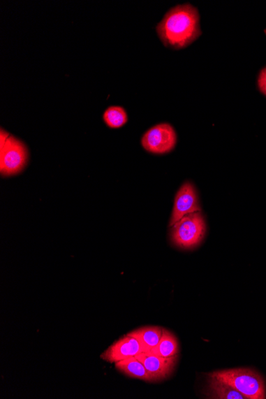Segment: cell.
<instances>
[{"label":"cell","mask_w":266,"mask_h":399,"mask_svg":"<svg viewBox=\"0 0 266 399\" xmlns=\"http://www.w3.org/2000/svg\"><path fill=\"white\" fill-rule=\"evenodd\" d=\"M156 31L166 48H188L202 34L199 11L189 3L175 6L163 16L156 26Z\"/></svg>","instance_id":"6da1fadb"},{"label":"cell","mask_w":266,"mask_h":399,"mask_svg":"<svg viewBox=\"0 0 266 399\" xmlns=\"http://www.w3.org/2000/svg\"><path fill=\"white\" fill-rule=\"evenodd\" d=\"M207 376L233 387L247 399H265L266 386L263 376L251 368L217 370Z\"/></svg>","instance_id":"7a4b0ae2"},{"label":"cell","mask_w":266,"mask_h":399,"mask_svg":"<svg viewBox=\"0 0 266 399\" xmlns=\"http://www.w3.org/2000/svg\"><path fill=\"white\" fill-rule=\"evenodd\" d=\"M172 240L175 246L191 249L205 238L206 224L200 212L184 216L172 226Z\"/></svg>","instance_id":"3957f363"},{"label":"cell","mask_w":266,"mask_h":399,"mask_svg":"<svg viewBox=\"0 0 266 399\" xmlns=\"http://www.w3.org/2000/svg\"><path fill=\"white\" fill-rule=\"evenodd\" d=\"M0 173L3 176L19 174L28 162L27 147L24 142L10 136L5 144L0 147Z\"/></svg>","instance_id":"277c9868"},{"label":"cell","mask_w":266,"mask_h":399,"mask_svg":"<svg viewBox=\"0 0 266 399\" xmlns=\"http://www.w3.org/2000/svg\"><path fill=\"white\" fill-rule=\"evenodd\" d=\"M177 133L172 125L162 123L145 133L141 143L146 151L155 154H164L172 151L177 145Z\"/></svg>","instance_id":"5b68a950"},{"label":"cell","mask_w":266,"mask_h":399,"mask_svg":"<svg viewBox=\"0 0 266 399\" xmlns=\"http://www.w3.org/2000/svg\"><path fill=\"white\" fill-rule=\"evenodd\" d=\"M200 212V208L199 203H198L195 188L191 182H186L180 187L177 196H175L172 215L169 226H172L186 215Z\"/></svg>","instance_id":"8992f818"},{"label":"cell","mask_w":266,"mask_h":399,"mask_svg":"<svg viewBox=\"0 0 266 399\" xmlns=\"http://www.w3.org/2000/svg\"><path fill=\"white\" fill-rule=\"evenodd\" d=\"M141 352L143 349L138 340L127 334L112 344L100 357L107 363H116L137 356Z\"/></svg>","instance_id":"52a82bcc"},{"label":"cell","mask_w":266,"mask_h":399,"mask_svg":"<svg viewBox=\"0 0 266 399\" xmlns=\"http://www.w3.org/2000/svg\"><path fill=\"white\" fill-rule=\"evenodd\" d=\"M138 360L144 364L146 370L155 382L169 377L173 372L178 356L163 358L152 354L150 352H141L137 356Z\"/></svg>","instance_id":"ba28073f"},{"label":"cell","mask_w":266,"mask_h":399,"mask_svg":"<svg viewBox=\"0 0 266 399\" xmlns=\"http://www.w3.org/2000/svg\"><path fill=\"white\" fill-rule=\"evenodd\" d=\"M115 367L119 372L128 376L130 378L138 379L145 382H155L144 364L138 360L137 357H131L126 360L115 363Z\"/></svg>","instance_id":"9c48e42d"},{"label":"cell","mask_w":266,"mask_h":399,"mask_svg":"<svg viewBox=\"0 0 266 399\" xmlns=\"http://www.w3.org/2000/svg\"><path fill=\"white\" fill-rule=\"evenodd\" d=\"M161 327H144L128 333L137 339L144 352H149L159 343L163 334Z\"/></svg>","instance_id":"30bf717a"},{"label":"cell","mask_w":266,"mask_h":399,"mask_svg":"<svg viewBox=\"0 0 266 399\" xmlns=\"http://www.w3.org/2000/svg\"><path fill=\"white\" fill-rule=\"evenodd\" d=\"M208 396L216 399H246L233 387L223 383L217 379L208 376Z\"/></svg>","instance_id":"8fae6325"},{"label":"cell","mask_w":266,"mask_h":399,"mask_svg":"<svg viewBox=\"0 0 266 399\" xmlns=\"http://www.w3.org/2000/svg\"><path fill=\"white\" fill-rule=\"evenodd\" d=\"M149 352L163 358L178 356L179 344L177 339L169 331L163 328L159 343Z\"/></svg>","instance_id":"7c38bea8"},{"label":"cell","mask_w":266,"mask_h":399,"mask_svg":"<svg viewBox=\"0 0 266 399\" xmlns=\"http://www.w3.org/2000/svg\"><path fill=\"white\" fill-rule=\"evenodd\" d=\"M103 119L108 126L118 129L128 122L126 111L121 106H111L105 111Z\"/></svg>","instance_id":"4fadbf2b"},{"label":"cell","mask_w":266,"mask_h":399,"mask_svg":"<svg viewBox=\"0 0 266 399\" xmlns=\"http://www.w3.org/2000/svg\"><path fill=\"white\" fill-rule=\"evenodd\" d=\"M258 85L261 93L266 96V67L259 73Z\"/></svg>","instance_id":"5bb4252c"}]
</instances>
